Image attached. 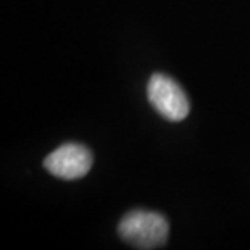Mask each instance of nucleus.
Segmentation results:
<instances>
[{"label": "nucleus", "mask_w": 250, "mask_h": 250, "mask_svg": "<svg viewBox=\"0 0 250 250\" xmlns=\"http://www.w3.org/2000/svg\"><path fill=\"white\" fill-rule=\"evenodd\" d=\"M44 166L52 176L73 181L89 172L93 166V154L83 145L65 143L44 159Z\"/></svg>", "instance_id": "obj_3"}, {"label": "nucleus", "mask_w": 250, "mask_h": 250, "mask_svg": "<svg viewBox=\"0 0 250 250\" xmlns=\"http://www.w3.org/2000/svg\"><path fill=\"white\" fill-rule=\"evenodd\" d=\"M119 234L124 241L137 249H156L167 241L169 224L163 214L135 209L122 218Z\"/></svg>", "instance_id": "obj_1"}, {"label": "nucleus", "mask_w": 250, "mask_h": 250, "mask_svg": "<svg viewBox=\"0 0 250 250\" xmlns=\"http://www.w3.org/2000/svg\"><path fill=\"white\" fill-rule=\"evenodd\" d=\"M148 99L151 106L171 122L184 121L190 112V103L181 84L167 75L154 73L148 82Z\"/></svg>", "instance_id": "obj_2"}]
</instances>
